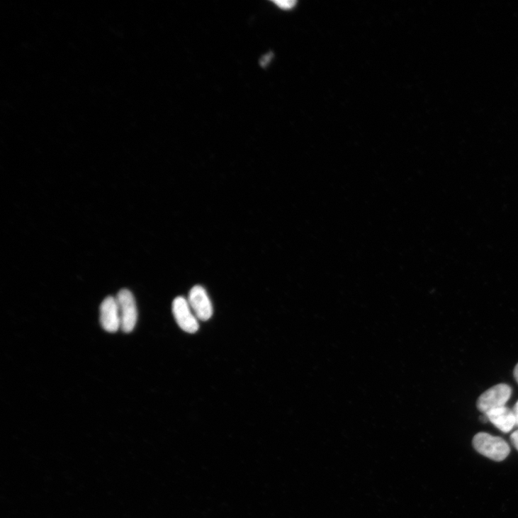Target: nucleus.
Returning a JSON list of instances; mask_svg holds the SVG:
<instances>
[{
    "label": "nucleus",
    "instance_id": "1",
    "mask_svg": "<svg viewBox=\"0 0 518 518\" xmlns=\"http://www.w3.org/2000/svg\"><path fill=\"white\" fill-rule=\"evenodd\" d=\"M473 445L480 454L497 461L505 459L510 451L505 440L486 433L477 434L473 439Z\"/></svg>",
    "mask_w": 518,
    "mask_h": 518
},
{
    "label": "nucleus",
    "instance_id": "2",
    "mask_svg": "<svg viewBox=\"0 0 518 518\" xmlns=\"http://www.w3.org/2000/svg\"><path fill=\"white\" fill-rule=\"evenodd\" d=\"M118 302L120 329L124 333L132 332L137 320V311L135 298L128 290L120 291L116 298Z\"/></svg>",
    "mask_w": 518,
    "mask_h": 518
},
{
    "label": "nucleus",
    "instance_id": "3",
    "mask_svg": "<svg viewBox=\"0 0 518 518\" xmlns=\"http://www.w3.org/2000/svg\"><path fill=\"white\" fill-rule=\"evenodd\" d=\"M174 318L184 332L195 334L198 331V319L188 300L182 297L175 298L172 305Z\"/></svg>",
    "mask_w": 518,
    "mask_h": 518
},
{
    "label": "nucleus",
    "instance_id": "4",
    "mask_svg": "<svg viewBox=\"0 0 518 518\" xmlns=\"http://www.w3.org/2000/svg\"><path fill=\"white\" fill-rule=\"evenodd\" d=\"M512 395L511 388L500 384L484 393L478 400V408L483 413L505 406Z\"/></svg>",
    "mask_w": 518,
    "mask_h": 518
},
{
    "label": "nucleus",
    "instance_id": "5",
    "mask_svg": "<svg viewBox=\"0 0 518 518\" xmlns=\"http://www.w3.org/2000/svg\"><path fill=\"white\" fill-rule=\"evenodd\" d=\"M100 320L103 328L109 333H116L120 329V317L116 298L108 297L100 308Z\"/></svg>",
    "mask_w": 518,
    "mask_h": 518
},
{
    "label": "nucleus",
    "instance_id": "6",
    "mask_svg": "<svg viewBox=\"0 0 518 518\" xmlns=\"http://www.w3.org/2000/svg\"><path fill=\"white\" fill-rule=\"evenodd\" d=\"M188 303L198 319L206 321L212 317L213 312L212 303L203 287L196 286L191 290Z\"/></svg>",
    "mask_w": 518,
    "mask_h": 518
},
{
    "label": "nucleus",
    "instance_id": "7",
    "mask_svg": "<svg viewBox=\"0 0 518 518\" xmlns=\"http://www.w3.org/2000/svg\"><path fill=\"white\" fill-rule=\"evenodd\" d=\"M485 415L495 427L504 433L511 432L516 426L513 412L506 406L492 410Z\"/></svg>",
    "mask_w": 518,
    "mask_h": 518
},
{
    "label": "nucleus",
    "instance_id": "8",
    "mask_svg": "<svg viewBox=\"0 0 518 518\" xmlns=\"http://www.w3.org/2000/svg\"><path fill=\"white\" fill-rule=\"evenodd\" d=\"M511 441L515 449L518 451V430L511 435Z\"/></svg>",
    "mask_w": 518,
    "mask_h": 518
},
{
    "label": "nucleus",
    "instance_id": "9",
    "mask_svg": "<svg viewBox=\"0 0 518 518\" xmlns=\"http://www.w3.org/2000/svg\"><path fill=\"white\" fill-rule=\"evenodd\" d=\"M512 410L515 419V425L518 427V401L516 402Z\"/></svg>",
    "mask_w": 518,
    "mask_h": 518
},
{
    "label": "nucleus",
    "instance_id": "10",
    "mask_svg": "<svg viewBox=\"0 0 518 518\" xmlns=\"http://www.w3.org/2000/svg\"><path fill=\"white\" fill-rule=\"evenodd\" d=\"M514 378L518 383V364L516 365L514 370Z\"/></svg>",
    "mask_w": 518,
    "mask_h": 518
}]
</instances>
